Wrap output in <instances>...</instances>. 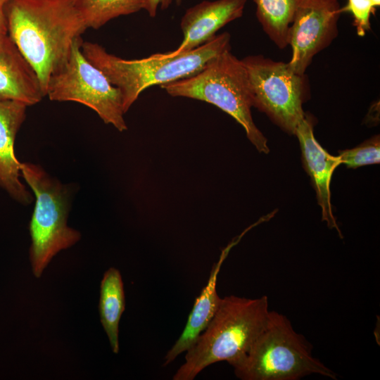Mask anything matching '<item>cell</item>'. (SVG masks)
Segmentation results:
<instances>
[{"label": "cell", "instance_id": "cell-8", "mask_svg": "<svg viewBox=\"0 0 380 380\" xmlns=\"http://www.w3.org/2000/svg\"><path fill=\"white\" fill-rule=\"evenodd\" d=\"M241 61L246 70L253 106L265 113L289 134L305 116L302 108L303 76L287 63L262 55L248 56Z\"/></svg>", "mask_w": 380, "mask_h": 380}, {"label": "cell", "instance_id": "cell-5", "mask_svg": "<svg viewBox=\"0 0 380 380\" xmlns=\"http://www.w3.org/2000/svg\"><path fill=\"white\" fill-rule=\"evenodd\" d=\"M172 96L186 97L212 103L233 117L244 128L260 152L268 153L267 139L255 125L246 70L230 49L211 58L196 74L160 85Z\"/></svg>", "mask_w": 380, "mask_h": 380}, {"label": "cell", "instance_id": "cell-13", "mask_svg": "<svg viewBox=\"0 0 380 380\" xmlns=\"http://www.w3.org/2000/svg\"><path fill=\"white\" fill-rule=\"evenodd\" d=\"M244 232L222 251L218 261L213 265L206 285L195 299L184 330L164 357L163 366L169 365L190 349L215 315L222 300L216 289L218 274L229 251Z\"/></svg>", "mask_w": 380, "mask_h": 380}, {"label": "cell", "instance_id": "cell-21", "mask_svg": "<svg viewBox=\"0 0 380 380\" xmlns=\"http://www.w3.org/2000/svg\"><path fill=\"white\" fill-rule=\"evenodd\" d=\"M8 0H0V33L7 34V22L5 15V6Z\"/></svg>", "mask_w": 380, "mask_h": 380}, {"label": "cell", "instance_id": "cell-22", "mask_svg": "<svg viewBox=\"0 0 380 380\" xmlns=\"http://www.w3.org/2000/svg\"><path fill=\"white\" fill-rule=\"evenodd\" d=\"M8 36V34L0 33V49L2 47V46L5 43Z\"/></svg>", "mask_w": 380, "mask_h": 380}, {"label": "cell", "instance_id": "cell-18", "mask_svg": "<svg viewBox=\"0 0 380 380\" xmlns=\"http://www.w3.org/2000/svg\"><path fill=\"white\" fill-rule=\"evenodd\" d=\"M338 156L341 164H345L348 168H357L365 165L379 163V136L376 135L353 148L341 151Z\"/></svg>", "mask_w": 380, "mask_h": 380}, {"label": "cell", "instance_id": "cell-10", "mask_svg": "<svg viewBox=\"0 0 380 380\" xmlns=\"http://www.w3.org/2000/svg\"><path fill=\"white\" fill-rule=\"evenodd\" d=\"M247 0L203 1L189 8L181 20L183 39L179 46L165 53L174 56L193 50L215 36L227 23L242 16Z\"/></svg>", "mask_w": 380, "mask_h": 380}, {"label": "cell", "instance_id": "cell-2", "mask_svg": "<svg viewBox=\"0 0 380 380\" xmlns=\"http://www.w3.org/2000/svg\"><path fill=\"white\" fill-rule=\"evenodd\" d=\"M230 39V34L223 32L193 50L174 56L158 53L135 60L109 53L96 43L82 42L81 49L86 58L120 90L125 113L148 87L190 77L211 58L231 49Z\"/></svg>", "mask_w": 380, "mask_h": 380}, {"label": "cell", "instance_id": "cell-6", "mask_svg": "<svg viewBox=\"0 0 380 380\" xmlns=\"http://www.w3.org/2000/svg\"><path fill=\"white\" fill-rule=\"evenodd\" d=\"M20 172L35 196L30 223V257L33 274L38 278L51 259L75 244L81 234L67 224L70 189L38 165L21 163Z\"/></svg>", "mask_w": 380, "mask_h": 380}, {"label": "cell", "instance_id": "cell-20", "mask_svg": "<svg viewBox=\"0 0 380 380\" xmlns=\"http://www.w3.org/2000/svg\"><path fill=\"white\" fill-rule=\"evenodd\" d=\"M174 0H144V10H146L149 16L155 17L156 15L158 6L164 10L167 8ZM177 3L180 0H175Z\"/></svg>", "mask_w": 380, "mask_h": 380}, {"label": "cell", "instance_id": "cell-12", "mask_svg": "<svg viewBox=\"0 0 380 380\" xmlns=\"http://www.w3.org/2000/svg\"><path fill=\"white\" fill-rule=\"evenodd\" d=\"M27 106L12 100H0V186L14 200L30 204L32 196L21 182L20 162L15 155V137L25 119Z\"/></svg>", "mask_w": 380, "mask_h": 380}, {"label": "cell", "instance_id": "cell-7", "mask_svg": "<svg viewBox=\"0 0 380 380\" xmlns=\"http://www.w3.org/2000/svg\"><path fill=\"white\" fill-rule=\"evenodd\" d=\"M77 37L65 62L50 77L46 94L56 101H75L94 110L106 124L118 131L127 129L120 90L91 63L82 51Z\"/></svg>", "mask_w": 380, "mask_h": 380}, {"label": "cell", "instance_id": "cell-3", "mask_svg": "<svg viewBox=\"0 0 380 380\" xmlns=\"http://www.w3.org/2000/svg\"><path fill=\"white\" fill-rule=\"evenodd\" d=\"M268 298L229 296L205 329L186 352L185 361L173 380H193L205 367L226 361L230 365L242 357L262 331L268 320Z\"/></svg>", "mask_w": 380, "mask_h": 380}, {"label": "cell", "instance_id": "cell-15", "mask_svg": "<svg viewBox=\"0 0 380 380\" xmlns=\"http://www.w3.org/2000/svg\"><path fill=\"white\" fill-rule=\"evenodd\" d=\"M123 282L118 270L110 267L103 274L100 286L99 310L102 326L112 351L119 352V322L125 310Z\"/></svg>", "mask_w": 380, "mask_h": 380}, {"label": "cell", "instance_id": "cell-17", "mask_svg": "<svg viewBox=\"0 0 380 380\" xmlns=\"http://www.w3.org/2000/svg\"><path fill=\"white\" fill-rule=\"evenodd\" d=\"M87 28L99 29L108 21L144 9V0H76Z\"/></svg>", "mask_w": 380, "mask_h": 380}, {"label": "cell", "instance_id": "cell-4", "mask_svg": "<svg viewBox=\"0 0 380 380\" xmlns=\"http://www.w3.org/2000/svg\"><path fill=\"white\" fill-rule=\"evenodd\" d=\"M231 366L241 380H298L310 374L337 379L313 356L310 343L289 319L274 310L248 351Z\"/></svg>", "mask_w": 380, "mask_h": 380}, {"label": "cell", "instance_id": "cell-14", "mask_svg": "<svg viewBox=\"0 0 380 380\" xmlns=\"http://www.w3.org/2000/svg\"><path fill=\"white\" fill-rule=\"evenodd\" d=\"M44 96L37 74L8 35L0 49V100L16 101L28 106Z\"/></svg>", "mask_w": 380, "mask_h": 380}, {"label": "cell", "instance_id": "cell-9", "mask_svg": "<svg viewBox=\"0 0 380 380\" xmlns=\"http://www.w3.org/2000/svg\"><path fill=\"white\" fill-rule=\"evenodd\" d=\"M341 8L338 0L300 1L289 34L291 57L287 63L295 73L304 76L314 56L336 37Z\"/></svg>", "mask_w": 380, "mask_h": 380}, {"label": "cell", "instance_id": "cell-19", "mask_svg": "<svg viewBox=\"0 0 380 380\" xmlns=\"http://www.w3.org/2000/svg\"><path fill=\"white\" fill-rule=\"evenodd\" d=\"M380 6V0H347L341 13L349 12L353 18V25L358 36L364 37L371 30L370 18L376 8Z\"/></svg>", "mask_w": 380, "mask_h": 380}, {"label": "cell", "instance_id": "cell-11", "mask_svg": "<svg viewBox=\"0 0 380 380\" xmlns=\"http://www.w3.org/2000/svg\"><path fill=\"white\" fill-rule=\"evenodd\" d=\"M298 139L304 168L310 176L322 210V220L331 229L341 233L333 214L331 204L330 182L334 170L341 165L339 157L330 155L315 138L313 125L305 114L295 134Z\"/></svg>", "mask_w": 380, "mask_h": 380}, {"label": "cell", "instance_id": "cell-1", "mask_svg": "<svg viewBox=\"0 0 380 380\" xmlns=\"http://www.w3.org/2000/svg\"><path fill=\"white\" fill-rule=\"evenodd\" d=\"M8 33L34 70L44 96L51 75L87 29L76 0H8Z\"/></svg>", "mask_w": 380, "mask_h": 380}, {"label": "cell", "instance_id": "cell-16", "mask_svg": "<svg viewBox=\"0 0 380 380\" xmlns=\"http://www.w3.org/2000/svg\"><path fill=\"white\" fill-rule=\"evenodd\" d=\"M300 0H254L262 30L280 49L289 45V28Z\"/></svg>", "mask_w": 380, "mask_h": 380}]
</instances>
